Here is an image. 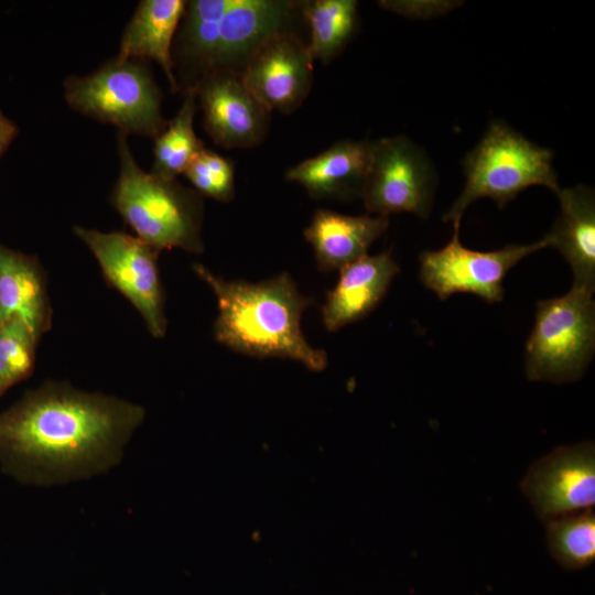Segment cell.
<instances>
[{
    "mask_svg": "<svg viewBox=\"0 0 595 595\" xmlns=\"http://www.w3.org/2000/svg\"><path fill=\"white\" fill-rule=\"evenodd\" d=\"M560 216L545 235L549 247L558 249L573 272V285L595 288V196L594 191L578 184L559 188Z\"/></svg>",
    "mask_w": 595,
    "mask_h": 595,
    "instance_id": "15",
    "label": "cell"
},
{
    "mask_svg": "<svg viewBox=\"0 0 595 595\" xmlns=\"http://www.w3.org/2000/svg\"><path fill=\"white\" fill-rule=\"evenodd\" d=\"M301 6L288 0L187 1L174 58L194 75L190 87L210 72L240 74L266 40L291 30Z\"/></svg>",
    "mask_w": 595,
    "mask_h": 595,
    "instance_id": "3",
    "label": "cell"
},
{
    "mask_svg": "<svg viewBox=\"0 0 595 595\" xmlns=\"http://www.w3.org/2000/svg\"><path fill=\"white\" fill-rule=\"evenodd\" d=\"M388 226V216H351L318 209L305 228L304 237L313 248L318 267L334 271L366 256Z\"/></svg>",
    "mask_w": 595,
    "mask_h": 595,
    "instance_id": "19",
    "label": "cell"
},
{
    "mask_svg": "<svg viewBox=\"0 0 595 595\" xmlns=\"http://www.w3.org/2000/svg\"><path fill=\"white\" fill-rule=\"evenodd\" d=\"M519 486L543 522L594 507V441L554 447L528 467Z\"/></svg>",
    "mask_w": 595,
    "mask_h": 595,
    "instance_id": "11",
    "label": "cell"
},
{
    "mask_svg": "<svg viewBox=\"0 0 595 595\" xmlns=\"http://www.w3.org/2000/svg\"><path fill=\"white\" fill-rule=\"evenodd\" d=\"M73 231L96 258L107 284L122 294L140 313L149 333H166L165 294L158 258L160 251L137 236L74 226Z\"/></svg>",
    "mask_w": 595,
    "mask_h": 595,
    "instance_id": "8",
    "label": "cell"
},
{
    "mask_svg": "<svg viewBox=\"0 0 595 595\" xmlns=\"http://www.w3.org/2000/svg\"><path fill=\"white\" fill-rule=\"evenodd\" d=\"M193 271L217 300L214 335L218 343L249 356L292 359L312 371L326 368V353L313 347L301 328L311 301L288 273L249 283L227 281L201 263L193 264Z\"/></svg>",
    "mask_w": 595,
    "mask_h": 595,
    "instance_id": "2",
    "label": "cell"
},
{
    "mask_svg": "<svg viewBox=\"0 0 595 595\" xmlns=\"http://www.w3.org/2000/svg\"><path fill=\"white\" fill-rule=\"evenodd\" d=\"M19 134L17 123L0 110V159Z\"/></svg>",
    "mask_w": 595,
    "mask_h": 595,
    "instance_id": "25",
    "label": "cell"
},
{
    "mask_svg": "<svg viewBox=\"0 0 595 595\" xmlns=\"http://www.w3.org/2000/svg\"><path fill=\"white\" fill-rule=\"evenodd\" d=\"M369 165V142L344 140L294 165L285 177L314 199L360 197Z\"/></svg>",
    "mask_w": 595,
    "mask_h": 595,
    "instance_id": "16",
    "label": "cell"
},
{
    "mask_svg": "<svg viewBox=\"0 0 595 595\" xmlns=\"http://www.w3.org/2000/svg\"><path fill=\"white\" fill-rule=\"evenodd\" d=\"M197 96L194 87L184 89L183 102L164 130L154 139L152 174L175 180L183 174L195 155L205 144L194 130L197 110Z\"/></svg>",
    "mask_w": 595,
    "mask_h": 595,
    "instance_id": "20",
    "label": "cell"
},
{
    "mask_svg": "<svg viewBox=\"0 0 595 595\" xmlns=\"http://www.w3.org/2000/svg\"><path fill=\"white\" fill-rule=\"evenodd\" d=\"M21 318L40 339L52 325L44 269L35 256L0 244V323Z\"/></svg>",
    "mask_w": 595,
    "mask_h": 595,
    "instance_id": "17",
    "label": "cell"
},
{
    "mask_svg": "<svg viewBox=\"0 0 595 595\" xmlns=\"http://www.w3.org/2000/svg\"><path fill=\"white\" fill-rule=\"evenodd\" d=\"M357 1L314 0L302 2L301 13L310 28L309 51L323 64L348 43L357 25Z\"/></svg>",
    "mask_w": 595,
    "mask_h": 595,
    "instance_id": "21",
    "label": "cell"
},
{
    "mask_svg": "<svg viewBox=\"0 0 595 595\" xmlns=\"http://www.w3.org/2000/svg\"><path fill=\"white\" fill-rule=\"evenodd\" d=\"M67 105L127 136L155 139L166 127L162 95L149 62L115 56L95 72L64 80Z\"/></svg>",
    "mask_w": 595,
    "mask_h": 595,
    "instance_id": "6",
    "label": "cell"
},
{
    "mask_svg": "<svg viewBox=\"0 0 595 595\" xmlns=\"http://www.w3.org/2000/svg\"><path fill=\"white\" fill-rule=\"evenodd\" d=\"M552 152L532 143L502 121H493L477 145L464 159L463 192L443 216L459 227L466 208L475 201L490 198L500 208L532 185L554 193L560 188L552 166Z\"/></svg>",
    "mask_w": 595,
    "mask_h": 595,
    "instance_id": "5",
    "label": "cell"
},
{
    "mask_svg": "<svg viewBox=\"0 0 595 595\" xmlns=\"http://www.w3.org/2000/svg\"><path fill=\"white\" fill-rule=\"evenodd\" d=\"M593 293L572 285L565 295L538 302L526 345L529 380L563 383L583 375L595 346Z\"/></svg>",
    "mask_w": 595,
    "mask_h": 595,
    "instance_id": "7",
    "label": "cell"
},
{
    "mask_svg": "<svg viewBox=\"0 0 595 595\" xmlns=\"http://www.w3.org/2000/svg\"><path fill=\"white\" fill-rule=\"evenodd\" d=\"M212 140L226 149L250 148L267 134L270 112L256 99L240 74L215 71L193 86Z\"/></svg>",
    "mask_w": 595,
    "mask_h": 595,
    "instance_id": "13",
    "label": "cell"
},
{
    "mask_svg": "<svg viewBox=\"0 0 595 595\" xmlns=\"http://www.w3.org/2000/svg\"><path fill=\"white\" fill-rule=\"evenodd\" d=\"M39 340L19 317L0 323V382L6 389L30 377Z\"/></svg>",
    "mask_w": 595,
    "mask_h": 595,
    "instance_id": "23",
    "label": "cell"
},
{
    "mask_svg": "<svg viewBox=\"0 0 595 595\" xmlns=\"http://www.w3.org/2000/svg\"><path fill=\"white\" fill-rule=\"evenodd\" d=\"M434 190L432 166L404 136L369 142V165L360 197L368 213L429 215Z\"/></svg>",
    "mask_w": 595,
    "mask_h": 595,
    "instance_id": "9",
    "label": "cell"
},
{
    "mask_svg": "<svg viewBox=\"0 0 595 595\" xmlns=\"http://www.w3.org/2000/svg\"><path fill=\"white\" fill-rule=\"evenodd\" d=\"M183 174L202 196L223 203L235 196L232 162L206 147L195 155Z\"/></svg>",
    "mask_w": 595,
    "mask_h": 595,
    "instance_id": "24",
    "label": "cell"
},
{
    "mask_svg": "<svg viewBox=\"0 0 595 595\" xmlns=\"http://www.w3.org/2000/svg\"><path fill=\"white\" fill-rule=\"evenodd\" d=\"M143 418L138 404L46 381L0 413V464L36 485L99 474L119 462Z\"/></svg>",
    "mask_w": 595,
    "mask_h": 595,
    "instance_id": "1",
    "label": "cell"
},
{
    "mask_svg": "<svg viewBox=\"0 0 595 595\" xmlns=\"http://www.w3.org/2000/svg\"><path fill=\"white\" fill-rule=\"evenodd\" d=\"M399 266L390 252L364 256L339 270V278L322 309L329 332L368 315L385 296Z\"/></svg>",
    "mask_w": 595,
    "mask_h": 595,
    "instance_id": "14",
    "label": "cell"
},
{
    "mask_svg": "<svg viewBox=\"0 0 595 595\" xmlns=\"http://www.w3.org/2000/svg\"><path fill=\"white\" fill-rule=\"evenodd\" d=\"M6 387L0 382V396L6 391Z\"/></svg>",
    "mask_w": 595,
    "mask_h": 595,
    "instance_id": "26",
    "label": "cell"
},
{
    "mask_svg": "<svg viewBox=\"0 0 595 595\" xmlns=\"http://www.w3.org/2000/svg\"><path fill=\"white\" fill-rule=\"evenodd\" d=\"M313 63L307 44L288 30L266 40L248 58L240 77L270 113H290L310 93Z\"/></svg>",
    "mask_w": 595,
    "mask_h": 595,
    "instance_id": "12",
    "label": "cell"
},
{
    "mask_svg": "<svg viewBox=\"0 0 595 595\" xmlns=\"http://www.w3.org/2000/svg\"><path fill=\"white\" fill-rule=\"evenodd\" d=\"M119 176L110 195L112 207L136 236L160 252L180 248L202 253L203 199L195 190L145 172L138 164L128 136L117 133Z\"/></svg>",
    "mask_w": 595,
    "mask_h": 595,
    "instance_id": "4",
    "label": "cell"
},
{
    "mask_svg": "<svg viewBox=\"0 0 595 595\" xmlns=\"http://www.w3.org/2000/svg\"><path fill=\"white\" fill-rule=\"evenodd\" d=\"M186 2L184 0L140 1L123 30L117 54V57L121 60L156 62L174 93L180 86L172 46Z\"/></svg>",
    "mask_w": 595,
    "mask_h": 595,
    "instance_id": "18",
    "label": "cell"
},
{
    "mask_svg": "<svg viewBox=\"0 0 595 595\" xmlns=\"http://www.w3.org/2000/svg\"><path fill=\"white\" fill-rule=\"evenodd\" d=\"M549 247L544 236L530 245H508L499 250L477 251L465 248L459 227L440 250L420 255L422 283L445 300L454 293H472L487 303L504 299L502 282L508 271L527 256Z\"/></svg>",
    "mask_w": 595,
    "mask_h": 595,
    "instance_id": "10",
    "label": "cell"
},
{
    "mask_svg": "<svg viewBox=\"0 0 595 595\" xmlns=\"http://www.w3.org/2000/svg\"><path fill=\"white\" fill-rule=\"evenodd\" d=\"M551 556L566 570H582L595 561L594 507L544 522Z\"/></svg>",
    "mask_w": 595,
    "mask_h": 595,
    "instance_id": "22",
    "label": "cell"
}]
</instances>
